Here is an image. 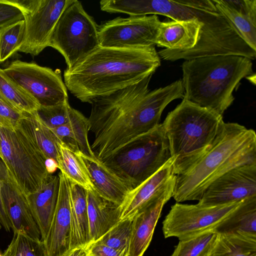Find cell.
Masks as SVG:
<instances>
[{
	"label": "cell",
	"instance_id": "1",
	"mask_svg": "<svg viewBox=\"0 0 256 256\" xmlns=\"http://www.w3.org/2000/svg\"><path fill=\"white\" fill-rule=\"evenodd\" d=\"M152 75L112 94L92 100L88 118L94 134L91 148L102 160L132 138L160 124L164 108L172 100L183 98L182 80L150 91Z\"/></svg>",
	"mask_w": 256,
	"mask_h": 256
},
{
	"label": "cell",
	"instance_id": "2",
	"mask_svg": "<svg viewBox=\"0 0 256 256\" xmlns=\"http://www.w3.org/2000/svg\"><path fill=\"white\" fill-rule=\"evenodd\" d=\"M160 66L155 46L140 48L99 46L64 72L71 94L84 102L136 84Z\"/></svg>",
	"mask_w": 256,
	"mask_h": 256
},
{
	"label": "cell",
	"instance_id": "3",
	"mask_svg": "<svg viewBox=\"0 0 256 256\" xmlns=\"http://www.w3.org/2000/svg\"><path fill=\"white\" fill-rule=\"evenodd\" d=\"M248 164H256L255 132L237 123L224 122L206 154L188 170L176 175L172 197L177 202L198 201L215 180Z\"/></svg>",
	"mask_w": 256,
	"mask_h": 256
},
{
	"label": "cell",
	"instance_id": "4",
	"mask_svg": "<svg viewBox=\"0 0 256 256\" xmlns=\"http://www.w3.org/2000/svg\"><path fill=\"white\" fill-rule=\"evenodd\" d=\"M182 68V98L222 116L233 103L240 81L253 74L252 60L236 55L186 60Z\"/></svg>",
	"mask_w": 256,
	"mask_h": 256
},
{
	"label": "cell",
	"instance_id": "5",
	"mask_svg": "<svg viewBox=\"0 0 256 256\" xmlns=\"http://www.w3.org/2000/svg\"><path fill=\"white\" fill-rule=\"evenodd\" d=\"M224 122L222 116L184 98L168 114L162 124L174 175L188 170L206 154Z\"/></svg>",
	"mask_w": 256,
	"mask_h": 256
},
{
	"label": "cell",
	"instance_id": "6",
	"mask_svg": "<svg viewBox=\"0 0 256 256\" xmlns=\"http://www.w3.org/2000/svg\"><path fill=\"white\" fill-rule=\"evenodd\" d=\"M172 158L162 124L140 134L100 160L130 188L146 180Z\"/></svg>",
	"mask_w": 256,
	"mask_h": 256
},
{
	"label": "cell",
	"instance_id": "7",
	"mask_svg": "<svg viewBox=\"0 0 256 256\" xmlns=\"http://www.w3.org/2000/svg\"><path fill=\"white\" fill-rule=\"evenodd\" d=\"M98 30L82 2L72 0L56 24L49 46L62 55L66 68H70L100 46Z\"/></svg>",
	"mask_w": 256,
	"mask_h": 256
},
{
	"label": "cell",
	"instance_id": "8",
	"mask_svg": "<svg viewBox=\"0 0 256 256\" xmlns=\"http://www.w3.org/2000/svg\"><path fill=\"white\" fill-rule=\"evenodd\" d=\"M0 156L9 174L26 196L36 191L50 175L46 158L18 127L0 128Z\"/></svg>",
	"mask_w": 256,
	"mask_h": 256
},
{
	"label": "cell",
	"instance_id": "9",
	"mask_svg": "<svg viewBox=\"0 0 256 256\" xmlns=\"http://www.w3.org/2000/svg\"><path fill=\"white\" fill-rule=\"evenodd\" d=\"M242 202L217 206L176 202L171 206L162 222L164 235L166 238L176 237L181 240L214 230Z\"/></svg>",
	"mask_w": 256,
	"mask_h": 256
},
{
	"label": "cell",
	"instance_id": "10",
	"mask_svg": "<svg viewBox=\"0 0 256 256\" xmlns=\"http://www.w3.org/2000/svg\"><path fill=\"white\" fill-rule=\"evenodd\" d=\"M0 70L40 106H54L68 100L67 88L58 69L54 70L35 62L16 60Z\"/></svg>",
	"mask_w": 256,
	"mask_h": 256
},
{
	"label": "cell",
	"instance_id": "11",
	"mask_svg": "<svg viewBox=\"0 0 256 256\" xmlns=\"http://www.w3.org/2000/svg\"><path fill=\"white\" fill-rule=\"evenodd\" d=\"M22 12L24 36L18 52L36 56L49 46L61 14L72 0H6Z\"/></svg>",
	"mask_w": 256,
	"mask_h": 256
},
{
	"label": "cell",
	"instance_id": "12",
	"mask_svg": "<svg viewBox=\"0 0 256 256\" xmlns=\"http://www.w3.org/2000/svg\"><path fill=\"white\" fill-rule=\"evenodd\" d=\"M161 22L156 14L118 17L98 26L101 46L140 48L155 46Z\"/></svg>",
	"mask_w": 256,
	"mask_h": 256
},
{
	"label": "cell",
	"instance_id": "13",
	"mask_svg": "<svg viewBox=\"0 0 256 256\" xmlns=\"http://www.w3.org/2000/svg\"><path fill=\"white\" fill-rule=\"evenodd\" d=\"M256 196V164L238 166L212 182L199 204L217 206L242 201Z\"/></svg>",
	"mask_w": 256,
	"mask_h": 256
},
{
	"label": "cell",
	"instance_id": "14",
	"mask_svg": "<svg viewBox=\"0 0 256 256\" xmlns=\"http://www.w3.org/2000/svg\"><path fill=\"white\" fill-rule=\"evenodd\" d=\"M176 175L162 192L134 218L128 256H143L148 248L164 205L172 197Z\"/></svg>",
	"mask_w": 256,
	"mask_h": 256
},
{
	"label": "cell",
	"instance_id": "15",
	"mask_svg": "<svg viewBox=\"0 0 256 256\" xmlns=\"http://www.w3.org/2000/svg\"><path fill=\"white\" fill-rule=\"evenodd\" d=\"M57 204L51 224L44 241L48 256H60L70 248L71 210L70 182L60 172Z\"/></svg>",
	"mask_w": 256,
	"mask_h": 256
},
{
	"label": "cell",
	"instance_id": "16",
	"mask_svg": "<svg viewBox=\"0 0 256 256\" xmlns=\"http://www.w3.org/2000/svg\"><path fill=\"white\" fill-rule=\"evenodd\" d=\"M2 196L14 232L41 240L39 228L30 210L26 194L8 172L2 183Z\"/></svg>",
	"mask_w": 256,
	"mask_h": 256
},
{
	"label": "cell",
	"instance_id": "17",
	"mask_svg": "<svg viewBox=\"0 0 256 256\" xmlns=\"http://www.w3.org/2000/svg\"><path fill=\"white\" fill-rule=\"evenodd\" d=\"M174 161L172 157L155 174L130 191L120 206L121 220L134 218L162 192L174 175Z\"/></svg>",
	"mask_w": 256,
	"mask_h": 256
},
{
	"label": "cell",
	"instance_id": "18",
	"mask_svg": "<svg viewBox=\"0 0 256 256\" xmlns=\"http://www.w3.org/2000/svg\"><path fill=\"white\" fill-rule=\"evenodd\" d=\"M59 186L58 174H50L38 190L26 196L32 214L40 230L42 241L47 236L54 216Z\"/></svg>",
	"mask_w": 256,
	"mask_h": 256
},
{
	"label": "cell",
	"instance_id": "19",
	"mask_svg": "<svg viewBox=\"0 0 256 256\" xmlns=\"http://www.w3.org/2000/svg\"><path fill=\"white\" fill-rule=\"evenodd\" d=\"M88 215L91 244L99 240L121 220L120 206L87 191Z\"/></svg>",
	"mask_w": 256,
	"mask_h": 256
},
{
	"label": "cell",
	"instance_id": "20",
	"mask_svg": "<svg viewBox=\"0 0 256 256\" xmlns=\"http://www.w3.org/2000/svg\"><path fill=\"white\" fill-rule=\"evenodd\" d=\"M80 154L97 193L104 198L121 206L130 188L102 161Z\"/></svg>",
	"mask_w": 256,
	"mask_h": 256
},
{
	"label": "cell",
	"instance_id": "21",
	"mask_svg": "<svg viewBox=\"0 0 256 256\" xmlns=\"http://www.w3.org/2000/svg\"><path fill=\"white\" fill-rule=\"evenodd\" d=\"M18 127L46 160L51 158L56 162L58 168L60 142L51 130L40 121L36 112H22Z\"/></svg>",
	"mask_w": 256,
	"mask_h": 256
},
{
	"label": "cell",
	"instance_id": "22",
	"mask_svg": "<svg viewBox=\"0 0 256 256\" xmlns=\"http://www.w3.org/2000/svg\"><path fill=\"white\" fill-rule=\"evenodd\" d=\"M70 184V248L89 246L91 243L88 215L87 190L77 184Z\"/></svg>",
	"mask_w": 256,
	"mask_h": 256
},
{
	"label": "cell",
	"instance_id": "23",
	"mask_svg": "<svg viewBox=\"0 0 256 256\" xmlns=\"http://www.w3.org/2000/svg\"><path fill=\"white\" fill-rule=\"evenodd\" d=\"M60 142L72 146L86 156L96 158L88 140L90 124L80 112L76 110L74 115L67 124L50 128Z\"/></svg>",
	"mask_w": 256,
	"mask_h": 256
},
{
	"label": "cell",
	"instance_id": "24",
	"mask_svg": "<svg viewBox=\"0 0 256 256\" xmlns=\"http://www.w3.org/2000/svg\"><path fill=\"white\" fill-rule=\"evenodd\" d=\"M209 256H256V234L240 231L218 233Z\"/></svg>",
	"mask_w": 256,
	"mask_h": 256
},
{
	"label": "cell",
	"instance_id": "25",
	"mask_svg": "<svg viewBox=\"0 0 256 256\" xmlns=\"http://www.w3.org/2000/svg\"><path fill=\"white\" fill-rule=\"evenodd\" d=\"M59 146L60 160L58 169L60 172L70 183L77 184L87 191H96L80 152L62 142Z\"/></svg>",
	"mask_w": 256,
	"mask_h": 256
},
{
	"label": "cell",
	"instance_id": "26",
	"mask_svg": "<svg viewBox=\"0 0 256 256\" xmlns=\"http://www.w3.org/2000/svg\"><path fill=\"white\" fill-rule=\"evenodd\" d=\"M214 230L218 233L240 231L256 234V196L242 200Z\"/></svg>",
	"mask_w": 256,
	"mask_h": 256
},
{
	"label": "cell",
	"instance_id": "27",
	"mask_svg": "<svg viewBox=\"0 0 256 256\" xmlns=\"http://www.w3.org/2000/svg\"><path fill=\"white\" fill-rule=\"evenodd\" d=\"M0 98L22 112L32 113L39 108L36 100L8 80L0 68Z\"/></svg>",
	"mask_w": 256,
	"mask_h": 256
},
{
	"label": "cell",
	"instance_id": "28",
	"mask_svg": "<svg viewBox=\"0 0 256 256\" xmlns=\"http://www.w3.org/2000/svg\"><path fill=\"white\" fill-rule=\"evenodd\" d=\"M218 236L214 230L179 240L170 256H209Z\"/></svg>",
	"mask_w": 256,
	"mask_h": 256
},
{
	"label": "cell",
	"instance_id": "29",
	"mask_svg": "<svg viewBox=\"0 0 256 256\" xmlns=\"http://www.w3.org/2000/svg\"><path fill=\"white\" fill-rule=\"evenodd\" d=\"M134 218L120 220L95 242L110 247L124 256H128L132 238Z\"/></svg>",
	"mask_w": 256,
	"mask_h": 256
},
{
	"label": "cell",
	"instance_id": "30",
	"mask_svg": "<svg viewBox=\"0 0 256 256\" xmlns=\"http://www.w3.org/2000/svg\"><path fill=\"white\" fill-rule=\"evenodd\" d=\"M218 10L226 18L241 38L256 51V24L224 4L220 0H213Z\"/></svg>",
	"mask_w": 256,
	"mask_h": 256
},
{
	"label": "cell",
	"instance_id": "31",
	"mask_svg": "<svg viewBox=\"0 0 256 256\" xmlns=\"http://www.w3.org/2000/svg\"><path fill=\"white\" fill-rule=\"evenodd\" d=\"M25 32L24 20L6 26L0 29V62L15 54L21 46Z\"/></svg>",
	"mask_w": 256,
	"mask_h": 256
},
{
	"label": "cell",
	"instance_id": "32",
	"mask_svg": "<svg viewBox=\"0 0 256 256\" xmlns=\"http://www.w3.org/2000/svg\"><path fill=\"white\" fill-rule=\"evenodd\" d=\"M75 110L66 100L54 106H40L36 113L44 124L49 128H54L68 122Z\"/></svg>",
	"mask_w": 256,
	"mask_h": 256
},
{
	"label": "cell",
	"instance_id": "33",
	"mask_svg": "<svg viewBox=\"0 0 256 256\" xmlns=\"http://www.w3.org/2000/svg\"><path fill=\"white\" fill-rule=\"evenodd\" d=\"M15 243L13 256H48L44 242L14 232Z\"/></svg>",
	"mask_w": 256,
	"mask_h": 256
},
{
	"label": "cell",
	"instance_id": "34",
	"mask_svg": "<svg viewBox=\"0 0 256 256\" xmlns=\"http://www.w3.org/2000/svg\"><path fill=\"white\" fill-rule=\"evenodd\" d=\"M22 112L16 110L0 98V126L11 130L16 129Z\"/></svg>",
	"mask_w": 256,
	"mask_h": 256
},
{
	"label": "cell",
	"instance_id": "35",
	"mask_svg": "<svg viewBox=\"0 0 256 256\" xmlns=\"http://www.w3.org/2000/svg\"><path fill=\"white\" fill-rule=\"evenodd\" d=\"M225 6L256 24V0H220Z\"/></svg>",
	"mask_w": 256,
	"mask_h": 256
},
{
	"label": "cell",
	"instance_id": "36",
	"mask_svg": "<svg viewBox=\"0 0 256 256\" xmlns=\"http://www.w3.org/2000/svg\"><path fill=\"white\" fill-rule=\"evenodd\" d=\"M24 20L21 10L6 0H0V29L8 24Z\"/></svg>",
	"mask_w": 256,
	"mask_h": 256
},
{
	"label": "cell",
	"instance_id": "37",
	"mask_svg": "<svg viewBox=\"0 0 256 256\" xmlns=\"http://www.w3.org/2000/svg\"><path fill=\"white\" fill-rule=\"evenodd\" d=\"M8 174L7 168L0 158V224L6 231L10 232L12 228V224L4 208L1 190L2 181Z\"/></svg>",
	"mask_w": 256,
	"mask_h": 256
},
{
	"label": "cell",
	"instance_id": "38",
	"mask_svg": "<svg viewBox=\"0 0 256 256\" xmlns=\"http://www.w3.org/2000/svg\"><path fill=\"white\" fill-rule=\"evenodd\" d=\"M90 256H124L114 250L97 242L90 245Z\"/></svg>",
	"mask_w": 256,
	"mask_h": 256
},
{
	"label": "cell",
	"instance_id": "39",
	"mask_svg": "<svg viewBox=\"0 0 256 256\" xmlns=\"http://www.w3.org/2000/svg\"><path fill=\"white\" fill-rule=\"evenodd\" d=\"M90 245L70 248L60 256H89Z\"/></svg>",
	"mask_w": 256,
	"mask_h": 256
},
{
	"label": "cell",
	"instance_id": "40",
	"mask_svg": "<svg viewBox=\"0 0 256 256\" xmlns=\"http://www.w3.org/2000/svg\"><path fill=\"white\" fill-rule=\"evenodd\" d=\"M46 168L48 172L50 174H52L58 168L56 162L51 158H48L45 162Z\"/></svg>",
	"mask_w": 256,
	"mask_h": 256
},
{
	"label": "cell",
	"instance_id": "41",
	"mask_svg": "<svg viewBox=\"0 0 256 256\" xmlns=\"http://www.w3.org/2000/svg\"><path fill=\"white\" fill-rule=\"evenodd\" d=\"M15 243V238L14 236L12 239L3 254L0 253V256H13L14 248Z\"/></svg>",
	"mask_w": 256,
	"mask_h": 256
},
{
	"label": "cell",
	"instance_id": "42",
	"mask_svg": "<svg viewBox=\"0 0 256 256\" xmlns=\"http://www.w3.org/2000/svg\"><path fill=\"white\" fill-rule=\"evenodd\" d=\"M0 128L1 127L0 126V148H1V142H2Z\"/></svg>",
	"mask_w": 256,
	"mask_h": 256
},
{
	"label": "cell",
	"instance_id": "43",
	"mask_svg": "<svg viewBox=\"0 0 256 256\" xmlns=\"http://www.w3.org/2000/svg\"><path fill=\"white\" fill-rule=\"evenodd\" d=\"M1 227H2V226H1V224H0V229L1 228Z\"/></svg>",
	"mask_w": 256,
	"mask_h": 256
},
{
	"label": "cell",
	"instance_id": "44",
	"mask_svg": "<svg viewBox=\"0 0 256 256\" xmlns=\"http://www.w3.org/2000/svg\"></svg>",
	"mask_w": 256,
	"mask_h": 256
}]
</instances>
